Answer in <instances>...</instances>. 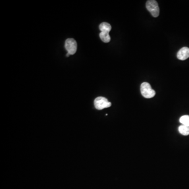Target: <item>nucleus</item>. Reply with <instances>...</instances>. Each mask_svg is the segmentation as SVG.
Masks as SVG:
<instances>
[{
    "label": "nucleus",
    "instance_id": "obj_1",
    "mask_svg": "<svg viewBox=\"0 0 189 189\" xmlns=\"http://www.w3.org/2000/svg\"><path fill=\"white\" fill-rule=\"evenodd\" d=\"M140 91L141 94L146 98H151L156 94L155 91L151 88L150 84L147 82L141 84Z\"/></svg>",
    "mask_w": 189,
    "mask_h": 189
},
{
    "label": "nucleus",
    "instance_id": "obj_2",
    "mask_svg": "<svg viewBox=\"0 0 189 189\" xmlns=\"http://www.w3.org/2000/svg\"><path fill=\"white\" fill-rule=\"evenodd\" d=\"M146 8L150 12L151 15L154 17L156 18L159 15L160 10L159 8L158 4L155 0H149L146 3Z\"/></svg>",
    "mask_w": 189,
    "mask_h": 189
},
{
    "label": "nucleus",
    "instance_id": "obj_3",
    "mask_svg": "<svg viewBox=\"0 0 189 189\" xmlns=\"http://www.w3.org/2000/svg\"><path fill=\"white\" fill-rule=\"evenodd\" d=\"M94 105L98 110H102L104 108L110 107L112 103L109 102L107 99L103 97H98L94 99Z\"/></svg>",
    "mask_w": 189,
    "mask_h": 189
},
{
    "label": "nucleus",
    "instance_id": "obj_4",
    "mask_svg": "<svg viewBox=\"0 0 189 189\" xmlns=\"http://www.w3.org/2000/svg\"><path fill=\"white\" fill-rule=\"evenodd\" d=\"M66 50L70 55L75 54L77 51V44L76 41L73 39H68L66 40L65 43Z\"/></svg>",
    "mask_w": 189,
    "mask_h": 189
},
{
    "label": "nucleus",
    "instance_id": "obj_5",
    "mask_svg": "<svg viewBox=\"0 0 189 189\" xmlns=\"http://www.w3.org/2000/svg\"><path fill=\"white\" fill-rule=\"evenodd\" d=\"M177 57L179 60H184L189 57V48L184 47L181 48L177 52Z\"/></svg>",
    "mask_w": 189,
    "mask_h": 189
},
{
    "label": "nucleus",
    "instance_id": "obj_6",
    "mask_svg": "<svg viewBox=\"0 0 189 189\" xmlns=\"http://www.w3.org/2000/svg\"><path fill=\"white\" fill-rule=\"evenodd\" d=\"M108 32H101L99 34V37L101 40L104 43H109L110 41V37Z\"/></svg>",
    "mask_w": 189,
    "mask_h": 189
},
{
    "label": "nucleus",
    "instance_id": "obj_7",
    "mask_svg": "<svg viewBox=\"0 0 189 189\" xmlns=\"http://www.w3.org/2000/svg\"><path fill=\"white\" fill-rule=\"evenodd\" d=\"M99 29L101 32H110L112 29V26L106 22H103L99 25Z\"/></svg>",
    "mask_w": 189,
    "mask_h": 189
},
{
    "label": "nucleus",
    "instance_id": "obj_8",
    "mask_svg": "<svg viewBox=\"0 0 189 189\" xmlns=\"http://www.w3.org/2000/svg\"><path fill=\"white\" fill-rule=\"evenodd\" d=\"M179 131L180 133L183 136H187L189 135V127L187 125H180L179 127Z\"/></svg>",
    "mask_w": 189,
    "mask_h": 189
},
{
    "label": "nucleus",
    "instance_id": "obj_9",
    "mask_svg": "<svg viewBox=\"0 0 189 189\" xmlns=\"http://www.w3.org/2000/svg\"><path fill=\"white\" fill-rule=\"evenodd\" d=\"M180 122L183 125L189 127V116L184 115L180 118Z\"/></svg>",
    "mask_w": 189,
    "mask_h": 189
},
{
    "label": "nucleus",
    "instance_id": "obj_10",
    "mask_svg": "<svg viewBox=\"0 0 189 189\" xmlns=\"http://www.w3.org/2000/svg\"><path fill=\"white\" fill-rule=\"evenodd\" d=\"M70 54H69V53H67V54H66V56H67V57H69V56H70Z\"/></svg>",
    "mask_w": 189,
    "mask_h": 189
}]
</instances>
